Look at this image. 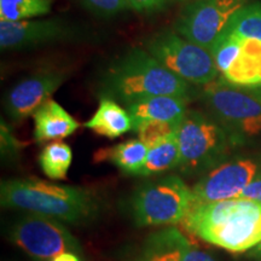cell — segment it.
<instances>
[{
	"instance_id": "1",
	"label": "cell",
	"mask_w": 261,
	"mask_h": 261,
	"mask_svg": "<svg viewBox=\"0 0 261 261\" xmlns=\"http://www.w3.org/2000/svg\"><path fill=\"white\" fill-rule=\"evenodd\" d=\"M182 224L205 242L243 253L261 243V203L238 197L191 204Z\"/></svg>"
},
{
	"instance_id": "2",
	"label": "cell",
	"mask_w": 261,
	"mask_h": 261,
	"mask_svg": "<svg viewBox=\"0 0 261 261\" xmlns=\"http://www.w3.org/2000/svg\"><path fill=\"white\" fill-rule=\"evenodd\" d=\"M0 202L4 208L44 215L71 225L89 223L98 214V202L91 191L35 177L3 181Z\"/></svg>"
},
{
	"instance_id": "3",
	"label": "cell",
	"mask_w": 261,
	"mask_h": 261,
	"mask_svg": "<svg viewBox=\"0 0 261 261\" xmlns=\"http://www.w3.org/2000/svg\"><path fill=\"white\" fill-rule=\"evenodd\" d=\"M102 97L125 106L155 96H174L190 100L191 84L172 73L143 48H133L117 60L100 83Z\"/></svg>"
},
{
	"instance_id": "4",
	"label": "cell",
	"mask_w": 261,
	"mask_h": 261,
	"mask_svg": "<svg viewBox=\"0 0 261 261\" xmlns=\"http://www.w3.org/2000/svg\"><path fill=\"white\" fill-rule=\"evenodd\" d=\"M182 172L195 174L213 169L237 145L217 120L197 110H188L177 129Z\"/></svg>"
},
{
	"instance_id": "5",
	"label": "cell",
	"mask_w": 261,
	"mask_h": 261,
	"mask_svg": "<svg viewBox=\"0 0 261 261\" xmlns=\"http://www.w3.org/2000/svg\"><path fill=\"white\" fill-rule=\"evenodd\" d=\"M204 104L236 144L261 133V100L247 87L217 79L202 93Z\"/></svg>"
},
{
	"instance_id": "6",
	"label": "cell",
	"mask_w": 261,
	"mask_h": 261,
	"mask_svg": "<svg viewBox=\"0 0 261 261\" xmlns=\"http://www.w3.org/2000/svg\"><path fill=\"white\" fill-rule=\"evenodd\" d=\"M192 201L191 189L178 175L146 182L130 198V212L139 226L175 225L185 219Z\"/></svg>"
},
{
	"instance_id": "7",
	"label": "cell",
	"mask_w": 261,
	"mask_h": 261,
	"mask_svg": "<svg viewBox=\"0 0 261 261\" xmlns=\"http://www.w3.org/2000/svg\"><path fill=\"white\" fill-rule=\"evenodd\" d=\"M146 51L168 70L195 86H207L218 79L211 51L187 40L178 33L162 32L145 42Z\"/></svg>"
},
{
	"instance_id": "8",
	"label": "cell",
	"mask_w": 261,
	"mask_h": 261,
	"mask_svg": "<svg viewBox=\"0 0 261 261\" xmlns=\"http://www.w3.org/2000/svg\"><path fill=\"white\" fill-rule=\"evenodd\" d=\"M10 240L23 252L40 261L52 260L64 252L80 254L81 246L61 221L29 213L12 225Z\"/></svg>"
},
{
	"instance_id": "9",
	"label": "cell",
	"mask_w": 261,
	"mask_h": 261,
	"mask_svg": "<svg viewBox=\"0 0 261 261\" xmlns=\"http://www.w3.org/2000/svg\"><path fill=\"white\" fill-rule=\"evenodd\" d=\"M246 0H195L182 10L175 32L198 46L211 50L232 16Z\"/></svg>"
},
{
	"instance_id": "10",
	"label": "cell",
	"mask_w": 261,
	"mask_h": 261,
	"mask_svg": "<svg viewBox=\"0 0 261 261\" xmlns=\"http://www.w3.org/2000/svg\"><path fill=\"white\" fill-rule=\"evenodd\" d=\"M259 163L252 159H236L211 169L191 189L192 204L213 203L238 198L259 174Z\"/></svg>"
},
{
	"instance_id": "11",
	"label": "cell",
	"mask_w": 261,
	"mask_h": 261,
	"mask_svg": "<svg viewBox=\"0 0 261 261\" xmlns=\"http://www.w3.org/2000/svg\"><path fill=\"white\" fill-rule=\"evenodd\" d=\"M76 34L73 25L61 18L0 21L3 50H25L41 45L70 40Z\"/></svg>"
},
{
	"instance_id": "12",
	"label": "cell",
	"mask_w": 261,
	"mask_h": 261,
	"mask_svg": "<svg viewBox=\"0 0 261 261\" xmlns=\"http://www.w3.org/2000/svg\"><path fill=\"white\" fill-rule=\"evenodd\" d=\"M65 75L60 70H44L22 80L5 96L4 109L12 121H22L34 113L64 83Z\"/></svg>"
},
{
	"instance_id": "13",
	"label": "cell",
	"mask_w": 261,
	"mask_h": 261,
	"mask_svg": "<svg viewBox=\"0 0 261 261\" xmlns=\"http://www.w3.org/2000/svg\"><path fill=\"white\" fill-rule=\"evenodd\" d=\"M34 138L37 143L64 139L74 135L80 123L56 100L48 99L33 115Z\"/></svg>"
},
{
	"instance_id": "14",
	"label": "cell",
	"mask_w": 261,
	"mask_h": 261,
	"mask_svg": "<svg viewBox=\"0 0 261 261\" xmlns=\"http://www.w3.org/2000/svg\"><path fill=\"white\" fill-rule=\"evenodd\" d=\"M188 99L180 97L155 96L127 104L126 109L132 119L133 127L146 120L179 125L188 112Z\"/></svg>"
},
{
	"instance_id": "15",
	"label": "cell",
	"mask_w": 261,
	"mask_h": 261,
	"mask_svg": "<svg viewBox=\"0 0 261 261\" xmlns=\"http://www.w3.org/2000/svg\"><path fill=\"white\" fill-rule=\"evenodd\" d=\"M85 127L98 136L115 139L133 130V121L127 109H123L115 99L100 97L96 113L85 123Z\"/></svg>"
},
{
	"instance_id": "16",
	"label": "cell",
	"mask_w": 261,
	"mask_h": 261,
	"mask_svg": "<svg viewBox=\"0 0 261 261\" xmlns=\"http://www.w3.org/2000/svg\"><path fill=\"white\" fill-rule=\"evenodd\" d=\"M242 38V37H241ZM221 79L240 87H256L261 85V41L242 38L240 57Z\"/></svg>"
},
{
	"instance_id": "17",
	"label": "cell",
	"mask_w": 261,
	"mask_h": 261,
	"mask_svg": "<svg viewBox=\"0 0 261 261\" xmlns=\"http://www.w3.org/2000/svg\"><path fill=\"white\" fill-rule=\"evenodd\" d=\"M148 149V145L140 139H129L110 148L99 149L93 160L96 162H112L127 175H139Z\"/></svg>"
},
{
	"instance_id": "18",
	"label": "cell",
	"mask_w": 261,
	"mask_h": 261,
	"mask_svg": "<svg viewBox=\"0 0 261 261\" xmlns=\"http://www.w3.org/2000/svg\"><path fill=\"white\" fill-rule=\"evenodd\" d=\"M188 242L177 228H166L148 238L137 261H180L182 248Z\"/></svg>"
},
{
	"instance_id": "19",
	"label": "cell",
	"mask_w": 261,
	"mask_h": 261,
	"mask_svg": "<svg viewBox=\"0 0 261 261\" xmlns=\"http://www.w3.org/2000/svg\"><path fill=\"white\" fill-rule=\"evenodd\" d=\"M179 165H180V150L175 133L150 146L139 175L150 177V175L161 174L179 167Z\"/></svg>"
},
{
	"instance_id": "20",
	"label": "cell",
	"mask_w": 261,
	"mask_h": 261,
	"mask_svg": "<svg viewBox=\"0 0 261 261\" xmlns=\"http://www.w3.org/2000/svg\"><path fill=\"white\" fill-rule=\"evenodd\" d=\"M73 151L67 143L52 142L45 145L39 155V165L44 174L52 180H63L69 171Z\"/></svg>"
},
{
	"instance_id": "21",
	"label": "cell",
	"mask_w": 261,
	"mask_h": 261,
	"mask_svg": "<svg viewBox=\"0 0 261 261\" xmlns=\"http://www.w3.org/2000/svg\"><path fill=\"white\" fill-rule=\"evenodd\" d=\"M225 29L242 38L261 41V3L241 8L231 17Z\"/></svg>"
},
{
	"instance_id": "22",
	"label": "cell",
	"mask_w": 261,
	"mask_h": 261,
	"mask_svg": "<svg viewBox=\"0 0 261 261\" xmlns=\"http://www.w3.org/2000/svg\"><path fill=\"white\" fill-rule=\"evenodd\" d=\"M50 11L51 0H0V21H24Z\"/></svg>"
},
{
	"instance_id": "23",
	"label": "cell",
	"mask_w": 261,
	"mask_h": 261,
	"mask_svg": "<svg viewBox=\"0 0 261 261\" xmlns=\"http://www.w3.org/2000/svg\"><path fill=\"white\" fill-rule=\"evenodd\" d=\"M241 50H242V38L224 29L210 51L218 70L224 74L240 57Z\"/></svg>"
},
{
	"instance_id": "24",
	"label": "cell",
	"mask_w": 261,
	"mask_h": 261,
	"mask_svg": "<svg viewBox=\"0 0 261 261\" xmlns=\"http://www.w3.org/2000/svg\"><path fill=\"white\" fill-rule=\"evenodd\" d=\"M179 125L162 121H154V120H146L142 121L133 127V130L138 136V139L142 140L144 144L150 148L156 144L160 140L167 138V137L177 133Z\"/></svg>"
},
{
	"instance_id": "25",
	"label": "cell",
	"mask_w": 261,
	"mask_h": 261,
	"mask_svg": "<svg viewBox=\"0 0 261 261\" xmlns=\"http://www.w3.org/2000/svg\"><path fill=\"white\" fill-rule=\"evenodd\" d=\"M87 10L102 17H112L129 9L126 0H80Z\"/></svg>"
},
{
	"instance_id": "26",
	"label": "cell",
	"mask_w": 261,
	"mask_h": 261,
	"mask_svg": "<svg viewBox=\"0 0 261 261\" xmlns=\"http://www.w3.org/2000/svg\"><path fill=\"white\" fill-rule=\"evenodd\" d=\"M129 9L142 14H152L167 8L168 0H126Z\"/></svg>"
},
{
	"instance_id": "27",
	"label": "cell",
	"mask_w": 261,
	"mask_h": 261,
	"mask_svg": "<svg viewBox=\"0 0 261 261\" xmlns=\"http://www.w3.org/2000/svg\"><path fill=\"white\" fill-rule=\"evenodd\" d=\"M21 146V143L17 142V139L12 136L10 132L9 127L2 121V152L3 155L15 154L17 149Z\"/></svg>"
},
{
	"instance_id": "28",
	"label": "cell",
	"mask_w": 261,
	"mask_h": 261,
	"mask_svg": "<svg viewBox=\"0 0 261 261\" xmlns=\"http://www.w3.org/2000/svg\"><path fill=\"white\" fill-rule=\"evenodd\" d=\"M180 261H217L208 253L202 252L198 248H195L190 243H187L182 248Z\"/></svg>"
},
{
	"instance_id": "29",
	"label": "cell",
	"mask_w": 261,
	"mask_h": 261,
	"mask_svg": "<svg viewBox=\"0 0 261 261\" xmlns=\"http://www.w3.org/2000/svg\"><path fill=\"white\" fill-rule=\"evenodd\" d=\"M240 197L261 203V174H257L256 177L249 182V185L242 191Z\"/></svg>"
},
{
	"instance_id": "30",
	"label": "cell",
	"mask_w": 261,
	"mask_h": 261,
	"mask_svg": "<svg viewBox=\"0 0 261 261\" xmlns=\"http://www.w3.org/2000/svg\"><path fill=\"white\" fill-rule=\"evenodd\" d=\"M50 261H81V259L80 256L77 255V253L64 252L60 254V255H57L56 257H54V259Z\"/></svg>"
},
{
	"instance_id": "31",
	"label": "cell",
	"mask_w": 261,
	"mask_h": 261,
	"mask_svg": "<svg viewBox=\"0 0 261 261\" xmlns=\"http://www.w3.org/2000/svg\"><path fill=\"white\" fill-rule=\"evenodd\" d=\"M249 90L252 91V92L255 94V96L261 100V85H260V86H256V87H250Z\"/></svg>"
},
{
	"instance_id": "32",
	"label": "cell",
	"mask_w": 261,
	"mask_h": 261,
	"mask_svg": "<svg viewBox=\"0 0 261 261\" xmlns=\"http://www.w3.org/2000/svg\"><path fill=\"white\" fill-rule=\"evenodd\" d=\"M254 252H255L256 255L257 254H261V243L259 244V246H256L255 248H254Z\"/></svg>"
},
{
	"instance_id": "33",
	"label": "cell",
	"mask_w": 261,
	"mask_h": 261,
	"mask_svg": "<svg viewBox=\"0 0 261 261\" xmlns=\"http://www.w3.org/2000/svg\"><path fill=\"white\" fill-rule=\"evenodd\" d=\"M180 2H189V0H180ZM194 2H195V0H194Z\"/></svg>"
},
{
	"instance_id": "34",
	"label": "cell",
	"mask_w": 261,
	"mask_h": 261,
	"mask_svg": "<svg viewBox=\"0 0 261 261\" xmlns=\"http://www.w3.org/2000/svg\"><path fill=\"white\" fill-rule=\"evenodd\" d=\"M257 256H259V257H260V259H261V254H257Z\"/></svg>"
}]
</instances>
